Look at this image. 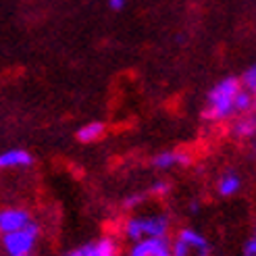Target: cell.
<instances>
[{
  "mask_svg": "<svg viewBox=\"0 0 256 256\" xmlns=\"http://www.w3.org/2000/svg\"><path fill=\"white\" fill-rule=\"evenodd\" d=\"M242 82L240 78H223L216 82L206 94V104L202 110V119H206L210 123H219V121H229L236 117V106L234 100L236 94L240 92Z\"/></svg>",
  "mask_w": 256,
  "mask_h": 256,
  "instance_id": "6da1fadb",
  "label": "cell"
},
{
  "mask_svg": "<svg viewBox=\"0 0 256 256\" xmlns=\"http://www.w3.org/2000/svg\"><path fill=\"white\" fill-rule=\"evenodd\" d=\"M171 216L167 212H138L123 223V236L130 242H140L146 238H169Z\"/></svg>",
  "mask_w": 256,
  "mask_h": 256,
  "instance_id": "7a4b0ae2",
  "label": "cell"
},
{
  "mask_svg": "<svg viewBox=\"0 0 256 256\" xmlns=\"http://www.w3.org/2000/svg\"><path fill=\"white\" fill-rule=\"evenodd\" d=\"M40 236V227H38L34 221L30 225H25L17 232L4 234L2 238V248L12 256V254H30L32 248L36 246V240Z\"/></svg>",
  "mask_w": 256,
  "mask_h": 256,
  "instance_id": "3957f363",
  "label": "cell"
},
{
  "mask_svg": "<svg viewBox=\"0 0 256 256\" xmlns=\"http://www.w3.org/2000/svg\"><path fill=\"white\" fill-rule=\"evenodd\" d=\"M177 238L186 242L192 256H212V246L208 238L194 227H182L177 232Z\"/></svg>",
  "mask_w": 256,
  "mask_h": 256,
  "instance_id": "277c9868",
  "label": "cell"
},
{
  "mask_svg": "<svg viewBox=\"0 0 256 256\" xmlns=\"http://www.w3.org/2000/svg\"><path fill=\"white\" fill-rule=\"evenodd\" d=\"M150 164L158 171H171L175 167H188V164H192V156L184 150H162L152 156Z\"/></svg>",
  "mask_w": 256,
  "mask_h": 256,
  "instance_id": "5b68a950",
  "label": "cell"
},
{
  "mask_svg": "<svg viewBox=\"0 0 256 256\" xmlns=\"http://www.w3.org/2000/svg\"><path fill=\"white\" fill-rule=\"evenodd\" d=\"M69 256H119V246L112 238H100L80 248H75Z\"/></svg>",
  "mask_w": 256,
  "mask_h": 256,
  "instance_id": "8992f818",
  "label": "cell"
},
{
  "mask_svg": "<svg viewBox=\"0 0 256 256\" xmlns=\"http://www.w3.org/2000/svg\"><path fill=\"white\" fill-rule=\"evenodd\" d=\"M242 188H244V179H242V175L238 171H234V169H225L214 182V190H216V194H219L221 198L238 196L242 192Z\"/></svg>",
  "mask_w": 256,
  "mask_h": 256,
  "instance_id": "52a82bcc",
  "label": "cell"
},
{
  "mask_svg": "<svg viewBox=\"0 0 256 256\" xmlns=\"http://www.w3.org/2000/svg\"><path fill=\"white\" fill-rule=\"evenodd\" d=\"M32 223V214L23 208H6L0 210V234H10Z\"/></svg>",
  "mask_w": 256,
  "mask_h": 256,
  "instance_id": "ba28073f",
  "label": "cell"
},
{
  "mask_svg": "<svg viewBox=\"0 0 256 256\" xmlns=\"http://www.w3.org/2000/svg\"><path fill=\"white\" fill-rule=\"evenodd\" d=\"M229 134L234 140H242V142H248L252 136H256V112H244V114H236L232 127H229Z\"/></svg>",
  "mask_w": 256,
  "mask_h": 256,
  "instance_id": "9c48e42d",
  "label": "cell"
},
{
  "mask_svg": "<svg viewBox=\"0 0 256 256\" xmlns=\"http://www.w3.org/2000/svg\"><path fill=\"white\" fill-rule=\"evenodd\" d=\"M34 162V156L28 150L12 148L0 154V169H12V167H30Z\"/></svg>",
  "mask_w": 256,
  "mask_h": 256,
  "instance_id": "30bf717a",
  "label": "cell"
},
{
  "mask_svg": "<svg viewBox=\"0 0 256 256\" xmlns=\"http://www.w3.org/2000/svg\"><path fill=\"white\" fill-rule=\"evenodd\" d=\"M146 256H171V240L169 238H146L138 242Z\"/></svg>",
  "mask_w": 256,
  "mask_h": 256,
  "instance_id": "8fae6325",
  "label": "cell"
},
{
  "mask_svg": "<svg viewBox=\"0 0 256 256\" xmlns=\"http://www.w3.org/2000/svg\"><path fill=\"white\" fill-rule=\"evenodd\" d=\"M106 134V125L102 121H90L86 123L84 127H80L78 130V140L82 144H92V142H98V140H102Z\"/></svg>",
  "mask_w": 256,
  "mask_h": 256,
  "instance_id": "7c38bea8",
  "label": "cell"
},
{
  "mask_svg": "<svg viewBox=\"0 0 256 256\" xmlns=\"http://www.w3.org/2000/svg\"><path fill=\"white\" fill-rule=\"evenodd\" d=\"M234 106H236V114L252 112V110H254V92H250V90H246L244 86H242L240 92L236 94Z\"/></svg>",
  "mask_w": 256,
  "mask_h": 256,
  "instance_id": "4fadbf2b",
  "label": "cell"
},
{
  "mask_svg": "<svg viewBox=\"0 0 256 256\" xmlns=\"http://www.w3.org/2000/svg\"><path fill=\"white\" fill-rule=\"evenodd\" d=\"M169 192H171V184L167 182V179H156V182L148 188V196L164 198V196H169Z\"/></svg>",
  "mask_w": 256,
  "mask_h": 256,
  "instance_id": "5bb4252c",
  "label": "cell"
},
{
  "mask_svg": "<svg viewBox=\"0 0 256 256\" xmlns=\"http://www.w3.org/2000/svg\"><path fill=\"white\" fill-rule=\"evenodd\" d=\"M240 82H242V86H244L246 90H250V92H256V62H254V65H250L244 73H242Z\"/></svg>",
  "mask_w": 256,
  "mask_h": 256,
  "instance_id": "9a60e30c",
  "label": "cell"
},
{
  "mask_svg": "<svg viewBox=\"0 0 256 256\" xmlns=\"http://www.w3.org/2000/svg\"><path fill=\"white\" fill-rule=\"evenodd\" d=\"M148 198V192H136V194H130L125 200H123V206L125 208H136V206H140L144 200Z\"/></svg>",
  "mask_w": 256,
  "mask_h": 256,
  "instance_id": "2e32d148",
  "label": "cell"
},
{
  "mask_svg": "<svg viewBox=\"0 0 256 256\" xmlns=\"http://www.w3.org/2000/svg\"><path fill=\"white\" fill-rule=\"evenodd\" d=\"M244 250H254V252H256V223H254V227H252V234H250V238L246 240Z\"/></svg>",
  "mask_w": 256,
  "mask_h": 256,
  "instance_id": "e0dca14e",
  "label": "cell"
},
{
  "mask_svg": "<svg viewBox=\"0 0 256 256\" xmlns=\"http://www.w3.org/2000/svg\"><path fill=\"white\" fill-rule=\"evenodd\" d=\"M125 4H127V0H108V6L112 10H123Z\"/></svg>",
  "mask_w": 256,
  "mask_h": 256,
  "instance_id": "ac0fdd59",
  "label": "cell"
},
{
  "mask_svg": "<svg viewBox=\"0 0 256 256\" xmlns=\"http://www.w3.org/2000/svg\"><path fill=\"white\" fill-rule=\"evenodd\" d=\"M130 256H146V254H144L142 246H140L138 242H134V246H132V250H130Z\"/></svg>",
  "mask_w": 256,
  "mask_h": 256,
  "instance_id": "d6986e66",
  "label": "cell"
},
{
  "mask_svg": "<svg viewBox=\"0 0 256 256\" xmlns=\"http://www.w3.org/2000/svg\"><path fill=\"white\" fill-rule=\"evenodd\" d=\"M248 150H250V154L256 158V136H252V138L248 140Z\"/></svg>",
  "mask_w": 256,
  "mask_h": 256,
  "instance_id": "ffe728a7",
  "label": "cell"
},
{
  "mask_svg": "<svg viewBox=\"0 0 256 256\" xmlns=\"http://www.w3.org/2000/svg\"><path fill=\"white\" fill-rule=\"evenodd\" d=\"M190 210L196 214V212L200 210V202H198V200H192V202H190Z\"/></svg>",
  "mask_w": 256,
  "mask_h": 256,
  "instance_id": "44dd1931",
  "label": "cell"
},
{
  "mask_svg": "<svg viewBox=\"0 0 256 256\" xmlns=\"http://www.w3.org/2000/svg\"><path fill=\"white\" fill-rule=\"evenodd\" d=\"M242 256H256L254 250H242Z\"/></svg>",
  "mask_w": 256,
  "mask_h": 256,
  "instance_id": "7402d4cb",
  "label": "cell"
},
{
  "mask_svg": "<svg viewBox=\"0 0 256 256\" xmlns=\"http://www.w3.org/2000/svg\"><path fill=\"white\" fill-rule=\"evenodd\" d=\"M254 110H256V92H254Z\"/></svg>",
  "mask_w": 256,
  "mask_h": 256,
  "instance_id": "603a6c76",
  "label": "cell"
},
{
  "mask_svg": "<svg viewBox=\"0 0 256 256\" xmlns=\"http://www.w3.org/2000/svg\"><path fill=\"white\" fill-rule=\"evenodd\" d=\"M12 256H30V254H12Z\"/></svg>",
  "mask_w": 256,
  "mask_h": 256,
  "instance_id": "cb8c5ba5",
  "label": "cell"
}]
</instances>
